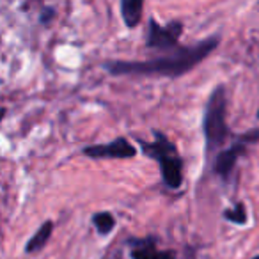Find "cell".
<instances>
[{"label":"cell","mask_w":259,"mask_h":259,"mask_svg":"<svg viewBox=\"0 0 259 259\" xmlns=\"http://www.w3.org/2000/svg\"><path fill=\"white\" fill-rule=\"evenodd\" d=\"M219 45V37L213 36L199 41L194 47H180L162 57L149 61H108L103 68L110 75H139V76H180L202 62Z\"/></svg>","instance_id":"cell-1"},{"label":"cell","mask_w":259,"mask_h":259,"mask_svg":"<svg viewBox=\"0 0 259 259\" xmlns=\"http://www.w3.org/2000/svg\"><path fill=\"white\" fill-rule=\"evenodd\" d=\"M141 149L146 156L156 160L160 163V172L165 187L176 188L183 183V160L178 153L176 146L170 139H167L162 132H155L153 142H141Z\"/></svg>","instance_id":"cell-2"},{"label":"cell","mask_w":259,"mask_h":259,"mask_svg":"<svg viewBox=\"0 0 259 259\" xmlns=\"http://www.w3.org/2000/svg\"><path fill=\"white\" fill-rule=\"evenodd\" d=\"M226 91L219 85L206 103L204 117H202V132L206 139V153H211L213 149L220 148L229 137V128L226 124Z\"/></svg>","instance_id":"cell-3"},{"label":"cell","mask_w":259,"mask_h":259,"mask_svg":"<svg viewBox=\"0 0 259 259\" xmlns=\"http://www.w3.org/2000/svg\"><path fill=\"white\" fill-rule=\"evenodd\" d=\"M183 32L181 22H170L167 25H160L155 18L149 20L148 32H146V47L156 50L174 52L178 50V39Z\"/></svg>","instance_id":"cell-4"},{"label":"cell","mask_w":259,"mask_h":259,"mask_svg":"<svg viewBox=\"0 0 259 259\" xmlns=\"http://www.w3.org/2000/svg\"><path fill=\"white\" fill-rule=\"evenodd\" d=\"M259 141V130H252L248 134L241 135V137L236 139L231 148H227L226 151L219 153L215 158V165H213V172L217 174L219 178H222L224 181H227V178L231 176L234 165H236L238 158L245 153V146L252 144V142Z\"/></svg>","instance_id":"cell-5"},{"label":"cell","mask_w":259,"mask_h":259,"mask_svg":"<svg viewBox=\"0 0 259 259\" xmlns=\"http://www.w3.org/2000/svg\"><path fill=\"white\" fill-rule=\"evenodd\" d=\"M83 155L93 160H105V158H134L137 155V149L132 142L119 137L108 144L101 146H87L83 148Z\"/></svg>","instance_id":"cell-6"},{"label":"cell","mask_w":259,"mask_h":259,"mask_svg":"<svg viewBox=\"0 0 259 259\" xmlns=\"http://www.w3.org/2000/svg\"><path fill=\"white\" fill-rule=\"evenodd\" d=\"M130 255L134 259H176L172 250H160L156 248L155 238H144V240L132 241Z\"/></svg>","instance_id":"cell-7"},{"label":"cell","mask_w":259,"mask_h":259,"mask_svg":"<svg viewBox=\"0 0 259 259\" xmlns=\"http://www.w3.org/2000/svg\"><path fill=\"white\" fill-rule=\"evenodd\" d=\"M144 11V2L142 0H122L121 2V15L122 22L128 29H134L139 25Z\"/></svg>","instance_id":"cell-8"},{"label":"cell","mask_w":259,"mask_h":259,"mask_svg":"<svg viewBox=\"0 0 259 259\" xmlns=\"http://www.w3.org/2000/svg\"><path fill=\"white\" fill-rule=\"evenodd\" d=\"M52 231H54V222L52 220H47V222L41 224V227L29 238L25 245V254H34V252L41 250V248L47 245V241L50 240Z\"/></svg>","instance_id":"cell-9"},{"label":"cell","mask_w":259,"mask_h":259,"mask_svg":"<svg viewBox=\"0 0 259 259\" xmlns=\"http://www.w3.org/2000/svg\"><path fill=\"white\" fill-rule=\"evenodd\" d=\"M93 224L96 227V231L103 236L110 234L114 231V226H115V219L112 217V213L108 211H100V213H94L93 215Z\"/></svg>","instance_id":"cell-10"},{"label":"cell","mask_w":259,"mask_h":259,"mask_svg":"<svg viewBox=\"0 0 259 259\" xmlns=\"http://www.w3.org/2000/svg\"><path fill=\"white\" fill-rule=\"evenodd\" d=\"M224 219L236 224V226H245L247 224V208L243 202H236L233 208L224 209Z\"/></svg>","instance_id":"cell-11"},{"label":"cell","mask_w":259,"mask_h":259,"mask_svg":"<svg viewBox=\"0 0 259 259\" xmlns=\"http://www.w3.org/2000/svg\"><path fill=\"white\" fill-rule=\"evenodd\" d=\"M55 18V9L54 8H43V11H41V16H39V22L43 23V25H48V23L52 22V20Z\"/></svg>","instance_id":"cell-12"},{"label":"cell","mask_w":259,"mask_h":259,"mask_svg":"<svg viewBox=\"0 0 259 259\" xmlns=\"http://www.w3.org/2000/svg\"><path fill=\"white\" fill-rule=\"evenodd\" d=\"M252 259H259V255H255V257H252Z\"/></svg>","instance_id":"cell-13"},{"label":"cell","mask_w":259,"mask_h":259,"mask_svg":"<svg viewBox=\"0 0 259 259\" xmlns=\"http://www.w3.org/2000/svg\"><path fill=\"white\" fill-rule=\"evenodd\" d=\"M257 119H259V112H257Z\"/></svg>","instance_id":"cell-14"}]
</instances>
